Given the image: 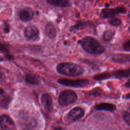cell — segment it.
<instances>
[{
  "instance_id": "obj_10",
  "label": "cell",
  "mask_w": 130,
  "mask_h": 130,
  "mask_svg": "<svg viewBox=\"0 0 130 130\" xmlns=\"http://www.w3.org/2000/svg\"><path fill=\"white\" fill-rule=\"evenodd\" d=\"M19 16L21 21L27 22L32 19L34 16V12L30 8L25 7L19 11Z\"/></svg>"
},
{
  "instance_id": "obj_8",
  "label": "cell",
  "mask_w": 130,
  "mask_h": 130,
  "mask_svg": "<svg viewBox=\"0 0 130 130\" xmlns=\"http://www.w3.org/2000/svg\"><path fill=\"white\" fill-rule=\"evenodd\" d=\"M84 114V110L83 108L76 107L72 109L68 114V118L72 121L77 120L82 117L83 116Z\"/></svg>"
},
{
  "instance_id": "obj_25",
  "label": "cell",
  "mask_w": 130,
  "mask_h": 130,
  "mask_svg": "<svg viewBox=\"0 0 130 130\" xmlns=\"http://www.w3.org/2000/svg\"><path fill=\"white\" fill-rule=\"evenodd\" d=\"M0 50L1 51H2L3 52L6 53H8V54L9 52L8 49L5 46V45H4L3 44H2L1 42H0Z\"/></svg>"
},
{
  "instance_id": "obj_9",
  "label": "cell",
  "mask_w": 130,
  "mask_h": 130,
  "mask_svg": "<svg viewBox=\"0 0 130 130\" xmlns=\"http://www.w3.org/2000/svg\"><path fill=\"white\" fill-rule=\"evenodd\" d=\"M92 22L89 21H83L78 20L76 21L75 24L71 26L70 29L71 32H76L79 30H81L87 27H90L93 25Z\"/></svg>"
},
{
  "instance_id": "obj_21",
  "label": "cell",
  "mask_w": 130,
  "mask_h": 130,
  "mask_svg": "<svg viewBox=\"0 0 130 130\" xmlns=\"http://www.w3.org/2000/svg\"><path fill=\"white\" fill-rule=\"evenodd\" d=\"M108 23L111 25L118 26H119L122 23V21L118 18L114 17L110 18L108 20Z\"/></svg>"
},
{
  "instance_id": "obj_23",
  "label": "cell",
  "mask_w": 130,
  "mask_h": 130,
  "mask_svg": "<svg viewBox=\"0 0 130 130\" xmlns=\"http://www.w3.org/2000/svg\"><path fill=\"white\" fill-rule=\"evenodd\" d=\"M122 117L124 121L130 125V113L127 111H124L122 114Z\"/></svg>"
},
{
  "instance_id": "obj_5",
  "label": "cell",
  "mask_w": 130,
  "mask_h": 130,
  "mask_svg": "<svg viewBox=\"0 0 130 130\" xmlns=\"http://www.w3.org/2000/svg\"><path fill=\"white\" fill-rule=\"evenodd\" d=\"M126 12V8L123 6H118L114 8H106L102 10L100 16L103 18H108L115 17L117 14H124Z\"/></svg>"
},
{
  "instance_id": "obj_20",
  "label": "cell",
  "mask_w": 130,
  "mask_h": 130,
  "mask_svg": "<svg viewBox=\"0 0 130 130\" xmlns=\"http://www.w3.org/2000/svg\"><path fill=\"white\" fill-rule=\"evenodd\" d=\"M110 78H111V76L110 73H109V72L102 73L101 74H99L94 75L93 77L94 80H97V81L106 80L107 79H109Z\"/></svg>"
},
{
  "instance_id": "obj_12",
  "label": "cell",
  "mask_w": 130,
  "mask_h": 130,
  "mask_svg": "<svg viewBox=\"0 0 130 130\" xmlns=\"http://www.w3.org/2000/svg\"><path fill=\"white\" fill-rule=\"evenodd\" d=\"M111 78L114 77L115 78L121 79L130 77V68L125 69H119L110 73Z\"/></svg>"
},
{
  "instance_id": "obj_19",
  "label": "cell",
  "mask_w": 130,
  "mask_h": 130,
  "mask_svg": "<svg viewBox=\"0 0 130 130\" xmlns=\"http://www.w3.org/2000/svg\"><path fill=\"white\" fill-rule=\"evenodd\" d=\"M12 98L9 96H4L0 98V107L4 108H8L11 101Z\"/></svg>"
},
{
  "instance_id": "obj_33",
  "label": "cell",
  "mask_w": 130,
  "mask_h": 130,
  "mask_svg": "<svg viewBox=\"0 0 130 130\" xmlns=\"http://www.w3.org/2000/svg\"><path fill=\"white\" fill-rule=\"evenodd\" d=\"M3 60V58L1 57V56H0V60Z\"/></svg>"
},
{
  "instance_id": "obj_1",
  "label": "cell",
  "mask_w": 130,
  "mask_h": 130,
  "mask_svg": "<svg viewBox=\"0 0 130 130\" xmlns=\"http://www.w3.org/2000/svg\"><path fill=\"white\" fill-rule=\"evenodd\" d=\"M82 49L87 53L93 55H99L104 53L106 49L98 40L90 37L86 36L79 41Z\"/></svg>"
},
{
  "instance_id": "obj_13",
  "label": "cell",
  "mask_w": 130,
  "mask_h": 130,
  "mask_svg": "<svg viewBox=\"0 0 130 130\" xmlns=\"http://www.w3.org/2000/svg\"><path fill=\"white\" fill-rule=\"evenodd\" d=\"M112 60L113 62L123 63L130 61V55L125 54H114L112 58Z\"/></svg>"
},
{
  "instance_id": "obj_7",
  "label": "cell",
  "mask_w": 130,
  "mask_h": 130,
  "mask_svg": "<svg viewBox=\"0 0 130 130\" xmlns=\"http://www.w3.org/2000/svg\"><path fill=\"white\" fill-rule=\"evenodd\" d=\"M0 126L2 130H17L13 121L6 115L0 116Z\"/></svg>"
},
{
  "instance_id": "obj_14",
  "label": "cell",
  "mask_w": 130,
  "mask_h": 130,
  "mask_svg": "<svg viewBox=\"0 0 130 130\" xmlns=\"http://www.w3.org/2000/svg\"><path fill=\"white\" fill-rule=\"evenodd\" d=\"M97 110H105L108 111H113L116 109L115 105L108 103H101L97 104L94 107Z\"/></svg>"
},
{
  "instance_id": "obj_27",
  "label": "cell",
  "mask_w": 130,
  "mask_h": 130,
  "mask_svg": "<svg viewBox=\"0 0 130 130\" xmlns=\"http://www.w3.org/2000/svg\"><path fill=\"white\" fill-rule=\"evenodd\" d=\"M124 86L127 88H130V79H129L124 84Z\"/></svg>"
},
{
  "instance_id": "obj_35",
  "label": "cell",
  "mask_w": 130,
  "mask_h": 130,
  "mask_svg": "<svg viewBox=\"0 0 130 130\" xmlns=\"http://www.w3.org/2000/svg\"><path fill=\"white\" fill-rule=\"evenodd\" d=\"M129 110H130V107H129Z\"/></svg>"
},
{
  "instance_id": "obj_15",
  "label": "cell",
  "mask_w": 130,
  "mask_h": 130,
  "mask_svg": "<svg viewBox=\"0 0 130 130\" xmlns=\"http://www.w3.org/2000/svg\"><path fill=\"white\" fill-rule=\"evenodd\" d=\"M45 32L47 36L53 39L55 38L56 36V30L52 22L48 23L45 26Z\"/></svg>"
},
{
  "instance_id": "obj_11",
  "label": "cell",
  "mask_w": 130,
  "mask_h": 130,
  "mask_svg": "<svg viewBox=\"0 0 130 130\" xmlns=\"http://www.w3.org/2000/svg\"><path fill=\"white\" fill-rule=\"evenodd\" d=\"M41 100L45 110L47 112H50L53 108V101L51 97L48 94L44 93L42 95Z\"/></svg>"
},
{
  "instance_id": "obj_28",
  "label": "cell",
  "mask_w": 130,
  "mask_h": 130,
  "mask_svg": "<svg viewBox=\"0 0 130 130\" xmlns=\"http://www.w3.org/2000/svg\"><path fill=\"white\" fill-rule=\"evenodd\" d=\"M123 97L126 99H130V93H128L126 94H125Z\"/></svg>"
},
{
  "instance_id": "obj_22",
  "label": "cell",
  "mask_w": 130,
  "mask_h": 130,
  "mask_svg": "<svg viewBox=\"0 0 130 130\" xmlns=\"http://www.w3.org/2000/svg\"><path fill=\"white\" fill-rule=\"evenodd\" d=\"M102 93V90L101 88H94L89 91V94L93 96H98L101 95Z\"/></svg>"
},
{
  "instance_id": "obj_30",
  "label": "cell",
  "mask_w": 130,
  "mask_h": 130,
  "mask_svg": "<svg viewBox=\"0 0 130 130\" xmlns=\"http://www.w3.org/2000/svg\"><path fill=\"white\" fill-rule=\"evenodd\" d=\"M4 93V90L2 88L0 87V94H2Z\"/></svg>"
},
{
  "instance_id": "obj_17",
  "label": "cell",
  "mask_w": 130,
  "mask_h": 130,
  "mask_svg": "<svg viewBox=\"0 0 130 130\" xmlns=\"http://www.w3.org/2000/svg\"><path fill=\"white\" fill-rule=\"evenodd\" d=\"M25 81L27 83L32 85L38 84L40 82L39 78L35 75L32 74H28L26 76Z\"/></svg>"
},
{
  "instance_id": "obj_32",
  "label": "cell",
  "mask_w": 130,
  "mask_h": 130,
  "mask_svg": "<svg viewBox=\"0 0 130 130\" xmlns=\"http://www.w3.org/2000/svg\"><path fill=\"white\" fill-rule=\"evenodd\" d=\"M128 17L129 18H130V13L128 14Z\"/></svg>"
},
{
  "instance_id": "obj_3",
  "label": "cell",
  "mask_w": 130,
  "mask_h": 130,
  "mask_svg": "<svg viewBox=\"0 0 130 130\" xmlns=\"http://www.w3.org/2000/svg\"><path fill=\"white\" fill-rule=\"evenodd\" d=\"M77 99V95L73 90L67 89L62 91L58 96V101L60 105L67 106L75 103Z\"/></svg>"
},
{
  "instance_id": "obj_6",
  "label": "cell",
  "mask_w": 130,
  "mask_h": 130,
  "mask_svg": "<svg viewBox=\"0 0 130 130\" xmlns=\"http://www.w3.org/2000/svg\"><path fill=\"white\" fill-rule=\"evenodd\" d=\"M24 35L28 40L35 41L39 39V30L38 28L34 25H29L27 26L24 29Z\"/></svg>"
},
{
  "instance_id": "obj_24",
  "label": "cell",
  "mask_w": 130,
  "mask_h": 130,
  "mask_svg": "<svg viewBox=\"0 0 130 130\" xmlns=\"http://www.w3.org/2000/svg\"><path fill=\"white\" fill-rule=\"evenodd\" d=\"M122 48L125 51L130 52V39L126 41L123 44Z\"/></svg>"
},
{
  "instance_id": "obj_29",
  "label": "cell",
  "mask_w": 130,
  "mask_h": 130,
  "mask_svg": "<svg viewBox=\"0 0 130 130\" xmlns=\"http://www.w3.org/2000/svg\"><path fill=\"white\" fill-rule=\"evenodd\" d=\"M6 57L8 58V59H12L13 57V56L12 55H9V53L7 54V55H6Z\"/></svg>"
},
{
  "instance_id": "obj_26",
  "label": "cell",
  "mask_w": 130,
  "mask_h": 130,
  "mask_svg": "<svg viewBox=\"0 0 130 130\" xmlns=\"http://www.w3.org/2000/svg\"><path fill=\"white\" fill-rule=\"evenodd\" d=\"M4 30L5 33H8L10 31V27H9V26L8 24H5V26L4 28Z\"/></svg>"
},
{
  "instance_id": "obj_16",
  "label": "cell",
  "mask_w": 130,
  "mask_h": 130,
  "mask_svg": "<svg viewBox=\"0 0 130 130\" xmlns=\"http://www.w3.org/2000/svg\"><path fill=\"white\" fill-rule=\"evenodd\" d=\"M47 2L51 5L60 7H68L70 6V2L67 0H47Z\"/></svg>"
},
{
  "instance_id": "obj_34",
  "label": "cell",
  "mask_w": 130,
  "mask_h": 130,
  "mask_svg": "<svg viewBox=\"0 0 130 130\" xmlns=\"http://www.w3.org/2000/svg\"><path fill=\"white\" fill-rule=\"evenodd\" d=\"M23 130H27V129H23Z\"/></svg>"
},
{
  "instance_id": "obj_18",
  "label": "cell",
  "mask_w": 130,
  "mask_h": 130,
  "mask_svg": "<svg viewBox=\"0 0 130 130\" xmlns=\"http://www.w3.org/2000/svg\"><path fill=\"white\" fill-rule=\"evenodd\" d=\"M115 35V31L109 29L105 31L103 34L102 38L106 42L111 41Z\"/></svg>"
},
{
  "instance_id": "obj_31",
  "label": "cell",
  "mask_w": 130,
  "mask_h": 130,
  "mask_svg": "<svg viewBox=\"0 0 130 130\" xmlns=\"http://www.w3.org/2000/svg\"><path fill=\"white\" fill-rule=\"evenodd\" d=\"M128 31L130 32V27H128Z\"/></svg>"
},
{
  "instance_id": "obj_2",
  "label": "cell",
  "mask_w": 130,
  "mask_h": 130,
  "mask_svg": "<svg viewBox=\"0 0 130 130\" xmlns=\"http://www.w3.org/2000/svg\"><path fill=\"white\" fill-rule=\"evenodd\" d=\"M56 71L61 75L70 77L80 76L84 72V70L81 66L69 62L58 64L56 66Z\"/></svg>"
},
{
  "instance_id": "obj_4",
  "label": "cell",
  "mask_w": 130,
  "mask_h": 130,
  "mask_svg": "<svg viewBox=\"0 0 130 130\" xmlns=\"http://www.w3.org/2000/svg\"><path fill=\"white\" fill-rule=\"evenodd\" d=\"M57 81L59 84L64 86L74 88L85 87L89 84V81L86 79L73 80L66 78H61L59 79Z\"/></svg>"
}]
</instances>
